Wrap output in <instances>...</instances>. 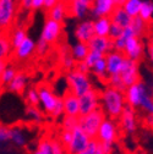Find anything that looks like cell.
<instances>
[{"label":"cell","mask_w":153,"mask_h":154,"mask_svg":"<svg viewBox=\"0 0 153 154\" xmlns=\"http://www.w3.org/2000/svg\"><path fill=\"white\" fill-rule=\"evenodd\" d=\"M89 53L88 45L86 43H80V42H76L71 48H70V54L73 57V60L76 63H80L86 59L87 54Z\"/></svg>","instance_id":"obj_28"},{"label":"cell","mask_w":153,"mask_h":154,"mask_svg":"<svg viewBox=\"0 0 153 154\" xmlns=\"http://www.w3.org/2000/svg\"><path fill=\"white\" fill-rule=\"evenodd\" d=\"M111 26V21L109 17H99L93 20V31L94 35L99 37H108L109 29Z\"/></svg>","instance_id":"obj_26"},{"label":"cell","mask_w":153,"mask_h":154,"mask_svg":"<svg viewBox=\"0 0 153 154\" xmlns=\"http://www.w3.org/2000/svg\"><path fill=\"white\" fill-rule=\"evenodd\" d=\"M44 0H33L32 2V10H39L43 9Z\"/></svg>","instance_id":"obj_51"},{"label":"cell","mask_w":153,"mask_h":154,"mask_svg":"<svg viewBox=\"0 0 153 154\" xmlns=\"http://www.w3.org/2000/svg\"><path fill=\"white\" fill-rule=\"evenodd\" d=\"M12 54V45L8 37V33H3L0 35V60H6Z\"/></svg>","instance_id":"obj_32"},{"label":"cell","mask_w":153,"mask_h":154,"mask_svg":"<svg viewBox=\"0 0 153 154\" xmlns=\"http://www.w3.org/2000/svg\"><path fill=\"white\" fill-rule=\"evenodd\" d=\"M88 49L91 51L99 53L102 55H107L110 50H113L111 45V39L109 37H99V35H94L92 39L87 43Z\"/></svg>","instance_id":"obj_20"},{"label":"cell","mask_w":153,"mask_h":154,"mask_svg":"<svg viewBox=\"0 0 153 154\" xmlns=\"http://www.w3.org/2000/svg\"><path fill=\"white\" fill-rule=\"evenodd\" d=\"M17 16V3L16 0H0V31L8 33Z\"/></svg>","instance_id":"obj_4"},{"label":"cell","mask_w":153,"mask_h":154,"mask_svg":"<svg viewBox=\"0 0 153 154\" xmlns=\"http://www.w3.org/2000/svg\"><path fill=\"white\" fill-rule=\"evenodd\" d=\"M67 16H69V11H67V5L65 0H60L58 4L48 11V18L59 23H63Z\"/></svg>","instance_id":"obj_23"},{"label":"cell","mask_w":153,"mask_h":154,"mask_svg":"<svg viewBox=\"0 0 153 154\" xmlns=\"http://www.w3.org/2000/svg\"><path fill=\"white\" fill-rule=\"evenodd\" d=\"M52 154H67L65 147L58 138H52Z\"/></svg>","instance_id":"obj_43"},{"label":"cell","mask_w":153,"mask_h":154,"mask_svg":"<svg viewBox=\"0 0 153 154\" xmlns=\"http://www.w3.org/2000/svg\"><path fill=\"white\" fill-rule=\"evenodd\" d=\"M65 82L67 85V91L75 94L76 97H81V95L88 93L89 91L94 89L89 75L82 73L75 69L67 71L65 76Z\"/></svg>","instance_id":"obj_2"},{"label":"cell","mask_w":153,"mask_h":154,"mask_svg":"<svg viewBox=\"0 0 153 154\" xmlns=\"http://www.w3.org/2000/svg\"><path fill=\"white\" fill-rule=\"evenodd\" d=\"M10 142V127L0 125V143Z\"/></svg>","instance_id":"obj_45"},{"label":"cell","mask_w":153,"mask_h":154,"mask_svg":"<svg viewBox=\"0 0 153 154\" xmlns=\"http://www.w3.org/2000/svg\"><path fill=\"white\" fill-rule=\"evenodd\" d=\"M121 33H123V28H120L119 26H117V25L111 23L110 29H109V34H108V37L110 38L111 41H115L117 38H119V37H120V34H121Z\"/></svg>","instance_id":"obj_46"},{"label":"cell","mask_w":153,"mask_h":154,"mask_svg":"<svg viewBox=\"0 0 153 154\" xmlns=\"http://www.w3.org/2000/svg\"><path fill=\"white\" fill-rule=\"evenodd\" d=\"M105 118L107 116L104 115V112L101 109H98V110H94L89 114L79 116L77 125L91 140H95L97 132H98V130H99V127H101V125Z\"/></svg>","instance_id":"obj_3"},{"label":"cell","mask_w":153,"mask_h":154,"mask_svg":"<svg viewBox=\"0 0 153 154\" xmlns=\"http://www.w3.org/2000/svg\"><path fill=\"white\" fill-rule=\"evenodd\" d=\"M77 119L79 118H72V116H64L61 118V130L65 131H72L75 127H77Z\"/></svg>","instance_id":"obj_39"},{"label":"cell","mask_w":153,"mask_h":154,"mask_svg":"<svg viewBox=\"0 0 153 154\" xmlns=\"http://www.w3.org/2000/svg\"><path fill=\"white\" fill-rule=\"evenodd\" d=\"M79 102H80V116L101 109L99 91H97V89L89 91L88 93L79 97Z\"/></svg>","instance_id":"obj_13"},{"label":"cell","mask_w":153,"mask_h":154,"mask_svg":"<svg viewBox=\"0 0 153 154\" xmlns=\"http://www.w3.org/2000/svg\"><path fill=\"white\" fill-rule=\"evenodd\" d=\"M63 100V108H64V115L72 118H79L80 116V102L79 97H76L71 92L66 91L61 95Z\"/></svg>","instance_id":"obj_18"},{"label":"cell","mask_w":153,"mask_h":154,"mask_svg":"<svg viewBox=\"0 0 153 154\" xmlns=\"http://www.w3.org/2000/svg\"><path fill=\"white\" fill-rule=\"evenodd\" d=\"M95 154H105L102 149H101V147H99V143H98V148H97V152H95Z\"/></svg>","instance_id":"obj_56"},{"label":"cell","mask_w":153,"mask_h":154,"mask_svg":"<svg viewBox=\"0 0 153 154\" xmlns=\"http://www.w3.org/2000/svg\"><path fill=\"white\" fill-rule=\"evenodd\" d=\"M114 3H115L117 6H123V4L125 3V0H113Z\"/></svg>","instance_id":"obj_55"},{"label":"cell","mask_w":153,"mask_h":154,"mask_svg":"<svg viewBox=\"0 0 153 154\" xmlns=\"http://www.w3.org/2000/svg\"><path fill=\"white\" fill-rule=\"evenodd\" d=\"M143 0H125V3L123 4V9L126 11V14L129 16L133 17H137L141 10V5H142Z\"/></svg>","instance_id":"obj_33"},{"label":"cell","mask_w":153,"mask_h":154,"mask_svg":"<svg viewBox=\"0 0 153 154\" xmlns=\"http://www.w3.org/2000/svg\"><path fill=\"white\" fill-rule=\"evenodd\" d=\"M3 33H4V32H2V31H0V35H2V34H3Z\"/></svg>","instance_id":"obj_58"},{"label":"cell","mask_w":153,"mask_h":154,"mask_svg":"<svg viewBox=\"0 0 153 154\" xmlns=\"http://www.w3.org/2000/svg\"><path fill=\"white\" fill-rule=\"evenodd\" d=\"M8 67V61L6 60H0V76H2L3 71Z\"/></svg>","instance_id":"obj_54"},{"label":"cell","mask_w":153,"mask_h":154,"mask_svg":"<svg viewBox=\"0 0 153 154\" xmlns=\"http://www.w3.org/2000/svg\"><path fill=\"white\" fill-rule=\"evenodd\" d=\"M60 63H61V66H63L65 70H67V71L73 70L75 66H76V61L73 60V57L71 56L70 50L66 51V53H64V54L61 55V57H60Z\"/></svg>","instance_id":"obj_38"},{"label":"cell","mask_w":153,"mask_h":154,"mask_svg":"<svg viewBox=\"0 0 153 154\" xmlns=\"http://www.w3.org/2000/svg\"><path fill=\"white\" fill-rule=\"evenodd\" d=\"M132 37H135V35H133V32H132V29L130 28V26H129V27H126V28H124V29H123V33L120 34V37H119V38H117L115 41H111L113 50L123 51V50H124V48H125L126 42L130 39V38H132Z\"/></svg>","instance_id":"obj_30"},{"label":"cell","mask_w":153,"mask_h":154,"mask_svg":"<svg viewBox=\"0 0 153 154\" xmlns=\"http://www.w3.org/2000/svg\"><path fill=\"white\" fill-rule=\"evenodd\" d=\"M61 33H63V23H59L56 21L50 20V18H47L39 37L43 41H45L49 45H52L59 41Z\"/></svg>","instance_id":"obj_12"},{"label":"cell","mask_w":153,"mask_h":154,"mask_svg":"<svg viewBox=\"0 0 153 154\" xmlns=\"http://www.w3.org/2000/svg\"><path fill=\"white\" fill-rule=\"evenodd\" d=\"M120 79L125 86V88L132 86L140 81V72H139V63L132 61L130 59H125L121 71L119 73Z\"/></svg>","instance_id":"obj_11"},{"label":"cell","mask_w":153,"mask_h":154,"mask_svg":"<svg viewBox=\"0 0 153 154\" xmlns=\"http://www.w3.org/2000/svg\"><path fill=\"white\" fill-rule=\"evenodd\" d=\"M67 5L69 16L76 20H86V17L91 14L93 0H65Z\"/></svg>","instance_id":"obj_9"},{"label":"cell","mask_w":153,"mask_h":154,"mask_svg":"<svg viewBox=\"0 0 153 154\" xmlns=\"http://www.w3.org/2000/svg\"><path fill=\"white\" fill-rule=\"evenodd\" d=\"M145 122H146L147 126H149L151 128H153V115H146Z\"/></svg>","instance_id":"obj_53"},{"label":"cell","mask_w":153,"mask_h":154,"mask_svg":"<svg viewBox=\"0 0 153 154\" xmlns=\"http://www.w3.org/2000/svg\"><path fill=\"white\" fill-rule=\"evenodd\" d=\"M130 28L132 29L133 32V35L142 39V37H145L148 32V28H149V23L145 22L141 17H133L132 21H131V25H130Z\"/></svg>","instance_id":"obj_27"},{"label":"cell","mask_w":153,"mask_h":154,"mask_svg":"<svg viewBox=\"0 0 153 154\" xmlns=\"http://www.w3.org/2000/svg\"><path fill=\"white\" fill-rule=\"evenodd\" d=\"M16 73H17L16 67L11 66V65H8V67L3 71L2 76H0V83H2V86H8L14 80V77L16 76Z\"/></svg>","instance_id":"obj_37"},{"label":"cell","mask_w":153,"mask_h":154,"mask_svg":"<svg viewBox=\"0 0 153 154\" xmlns=\"http://www.w3.org/2000/svg\"><path fill=\"white\" fill-rule=\"evenodd\" d=\"M139 17H141L147 23H149L153 20V0H143Z\"/></svg>","instance_id":"obj_34"},{"label":"cell","mask_w":153,"mask_h":154,"mask_svg":"<svg viewBox=\"0 0 153 154\" xmlns=\"http://www.w3.org/2000/svg\"><path fill=\"white\" fill-rule=\"evenodd\" d=\"M10 142H12L17 147H26L28 142V137L25 130L20 126H11L10 127Z\"/></svg>","instance_id":"obj_25"},{"label":"cell","mask_w":153,"mask_h":154,"mask_svg":"<svg viewBox=\"0 0 153 154\" xmlns=\"http://www.w3.org/2000/svg\"><path fill=\"white\" fill-rule=\"evenodd\" d=\"M60 2V0H44V5H43V9L45 10H50L53 6H55L56 4H58Z\"/></svg>","instance_id":"obj_50"},{"label":"cell","mask_w":153,"mask_h":154,"mask_svg":"<svg viewBox=\"0 0 153 154\" xmlns=\"http://www.w3.org/2000/svg\"><path fill=\"white\" fill-rule=\"evenodd\" d=\"M105 64H107V72L108 76H117L120 73L121 67L125 61V55L123 51H117V50H110L105 56Z\"/></svg>","instance_id":"obj_15"},{"label":"cell","mask_w":153,"mask_h":154,"mask_svg":"<svg viewBox=\"0 0 153 154\" xmlns=\"http://www.w3.org/2000/svg\"><path fill=\"white\" fill-rule=\"evenodd\" d=\"M32 2L33 0H20V8L25 11H30L32 10Z\"/></svg>","instance_id":"obj_49"},{"label":"cell","mask_w":153,"mask_h":154,"mask_svg":"<svg viewBox=\"0 0 153 154\" xmlns=\"http://www.w3.org/2000/svg\"><path fill=\"white\" fill-rule=\"evenodd\" d=\"M115 8L117 5L113 0H93L91 15L93 17V20L99 17H110V15L113 14Z\"/></svg>","instance_id":"obj_17"},{"label":"cell","mask_w":153,"mask_h":154,"mask_svg":"<svg viewBox=\"0 0 153 154\" xmlns=\"http://www.w3.org/2000/svg\"><path fill=\"white\" fill-rule=\"evenodd\" d=\"M102 57H104V55H102V54H99V53H95V51H91L89 50V53L87 54V56H86V59L83 60L87 65H88V67L91 69L95 63H97L99 59H102Z\"/></svg>","instance_id":"obj_42"},{"label":"cell","mask_w":153,"mask_h":154,"mask_svg":"<svg viewBox=\"0 0 153 154\" xmlns=\"http://www.w3.org/2000/svg\"><path fill=\"white\" fill-rule=\"evenodd\" d=\"M28 85V76L26 72L22 71H17L16 76L14 77V80L6 86L8 91L15 94H23L27 89Z\"/></svg>","instance_id":"obj_21"},{"label":"cell","mask_w":153,"mask_h":154,"mask_svg":"<svg viewBox=\"0 0 153 154\" xmlns=\"http://www.w3.org/2000/svg\"><path fill=\"white\" fill-rule=\"evenodd\" d=\"M145 53V45L142 41L137 37H132L126 42L125 48L123 50V54L125 55L126 59H130L132 61L139 63V60L142 59Z\"/></svg>","instance_id":"obj_14"},{"label":"cell","mask_w":153,"mask_h":154,"mask_svg":"<svg viewBox=\"0 0 153 154\" xmlns=\"http://www.w3.org/2000/svg\"><path fill=\"white\" fill-rule=\"evenodd\" d=\"M118 124H119V128L124 133L133 134L139 128V120H137L136 110L126 105L118 119Z\"/></svg>","instance_id":"obj_8"},{"label":"cell","mask_w":153,"mask_h":154,"mask_svg":"<svg viewBox=\"0 0 153 154\" xmlns=\"http://www.w3.org/2000/svg\"><path fill=\"white\" fill-rule=\"evenodd\" d=\"M37 89H38V94H39V105L38 106L44 112V115L50 116V114L53 112L60 97H58V95L54 93V91L44 83L39 85L37 87Z\"/></svg>","instance_id":"obj_7"},{"label":"cell","mask_w":153,"mask_h":154,"mask_svg":"<svg viewBox=\"0 0 153 154\" xmlns=\"http://www.w3.org/2000/svg\"><path fill=\"white\" fill-rule=\"evenodd\" d=\"M12 53L15 59H17V61L28 60L31 56L36 54V41L32 39L31 37H27L20 45L12 50Z\"/></svg>","instance_id":"obj_19"},{"label":"cell","mask_w":153,"mask_h":154,"mask_svg":"<svg viewBox=\"0 0 153 154\" xmlns=\"http://www.w3.org/2000/svg\"><path fill=\"white\" fill-rule=\"evenodd\" d=\"M25 99L27 105L38 106L39 105V94H38L37 87H30L25 93Z\"/></svg>","instance_id":"obj_36"},{"label":"cell","mask_w":153,"mask_h":154,"mask_svg":"<svg viewBox=\"0 0 153 154\" xmlns=\"http://www.w3.org/2000/svg\"><path fill=\"white\" fill-rule=\"evenodd\" d=\"M58 140H59V142H60L64 147H66V146L70 143V141H71V131L61 130V131H60V133H59Z\"/></svg>","instance_id":"obj_47"},{"label":"cell","mask_w":153,"mask_h":154,"mask_svg":"<svg viewBox=\"0 0 153 154\" xmlns=\"http://www.w3.org/2000/svg\"><path fill=\"white\" fill-rule=\"evenodd\" d=\"M109 18H110L111 23L119 26L123 29L126 28V27H129L131 25V21H132V17L129 16L126 14V11L121 6H117L115 9H114V11H113V14L110 15Z\"/></svg>","instance_id":"obj_22"},{"label":"cell","mask_w":153,"mask_h":154,"mask_svg":"<svg viewBox=\"0 0 153 154\" xmlns=\"http://www.w3.org/2000/svg\"><path fill=\"white\" fill-rule=\"evenodd\" d=\"M73 35L76 41L80 43H88L92 38L94 37V31H93V20H82L76 25L73 29Z\"/></svg>","instance_id":"obj_16"},{"label":"cell","mask_w":153,"mask_h":154,"mask_svg":"<svg viewBox=\"0 0 153 154\" xmlns=\"http://www.w3.org/2000/svg\"><path fill=\"white\" fill-rule=\"evenodd\" d=\"M31 154H52V138L49 137L41 138Z\"/></svg>","instance_id":"obj_35"},{"label":"cell","mask_w":153,"mask_h":154,"mask_svg":"<svg viewBox=\"0 0 153 154\" xmlns=\"http://www.w3.org/2000/svg\"><path fill=\"white\" fill-rule=\"evenodd\" d=\"M2 88H3V86H2V83H0V92H2Z\"/></svg>","instance_id":"obj_57"},{"label":"cell","mask_w":153,"mask_h":154,"mask_svg":"<svg viewBox=\"0 0 153 154\" xmlns=\"http://www.w3.org/2000/svg\"><path fill=\"white\" fill-rule=\"evenodd\" d=\"M8 37H9L10 43L12 45V49H15L20 45L28 35H27V31L25 27L17 26V27H12L10 29V32H8Z\"/></svg>","instance_id":"obj_24"},{"label":"cell","mask_w":153,"mask_h":154,"mask_svg":"<svg viewBox=\"0 0 153 154\" xmlns=\"http://www.w3.org/2000/svg\"><path fill=\"white\" fill-rule=\"evenodd\" d=\"M148 56H149L151 64L153 66V37L149 39V43H148Z\"/></svg>","instance_id":"obj_52"},{"label":"cell","mask_w":153,"mask_h":154,"mask_svg":"<svg viewBox=\"0 0 153 154\" xmlns=\"http://www.w3.org/2000/svg\"><path fill=\"white\" fill-rule=\"evenodd\" d=\"M107 86H110V87H113V88L120 89V91H123V92L126 89L119 75H117V76H108V79H107Z\"/></svg>","instance_id":"obj_40"},{"label":"cell","mask_w":153,"mask_h":154,"mask_svg":"<svg viewBox=\"0 0 153 154\" xmlns=\"http://www.w3.org/2000/svg\"><path fill=\"white\" fill-rule=\"evenodd\" d=\"M119 132H120V128H119L118 120L105 118L97 132L95 140L99 143L114 144L119 138Z\"/></svg>","instance_id":"obj_6"},{"label":"cell","mask_w":153,"mask_h":154,"mask_svg":"<svg viewBox=\"0 0 153 154\" xmlns=\"http://www.w3.org/2000/svg\"><path fill=\"white\" fill-rule=\"evenodd\" d=\"M75 70H77V71H80V72H82V73H87V75H89V72H91V69L88 67V65H87L85 61L76 63Z\"/></svg>","instance_id":"obj_48"},{"label":"cell","mask_w":153,"mask_h":154,"mask_svg":"<svg viewBox=\"0 0 153 154\" xmlns=\"http://www.w3.org/2000/svg\"><path fill=\"white\" fill-rule=\"evenodd\" d=\"M124 94H125L126 105H129L130 108L136 110V109H140L141 103L149 94V91H148L145 82L139 81L136 83H133L132 86L127 87L124 91Z\"/></svg>","instance_id":"obj_5"},{"label":"cell","mask_w":153,"mask_h":154,"mask_svg":"<svg viewBox=\"0 0 153 154\" xmlns=\"http://www.w3.org/2000/svg\"><path fill=\"white\" fill-rule=\"evenodd\" d=\"M25 114H26L27 120L30 122L34 124V125H41L44 121V112L39 109V106L27 105V108L25 110Z\"/></svg>","instance_id":"obj_29"},{"label":"cell","mask_w":153,"mask_h":154,"mask_svg":"<svg viewBox=\"0 0 153 154\" xmlns=\"http://www.w3.org/2000/svg\"><path fill=\"white\" fill-rule=\"evenodd\" d=\"M91 72L97 77L99 81L107 82L108 79V72H107V64H105V59L102 57L97 63H95L92 67H91Z\"/></svg>","instance_id":"obj_31"},{"label":"cell","mask_w":153,"mask_h":154,"mask_svg":"<svg viewBox=\"0 0 153 154\" xmlns=\"http://www.w3.org/2000/svg\"><path fill=\"white\" fill-rule=\"evenodd\" d=\"M99 103L101 110L107 118L118 120L126 106L125 94L120 89L105 86L102 91H99Z\"/></svg>","instance_id":"obj_1"},{"label":"cell","mask_w":153,"mask_h":154,"mask_svg":"<svg viewBox=\"0 0 153 154\" xmlns=\"http://www.w3.org/2000/svg\"><path fill=\"white\" fill-rule=\"evenodd\" d=\"M91 142V138L77 126L71 131V141L65 147L67 154H77L79 152L83 150L88 143Z\"/></svg>","instance_id":"obj_10"},{"label":"cell","mask_w":153,"mask_h":154,"mask_svg":"<svg viewBox=\"0 0 153 154\" xmlns=\"http://www.w3.org/2000/svg\"><path fill=\"white\" fill-rule=\"evenodd\" d=\"M97 148H98L97 140H91V142L88 143V146L83 150L79 152L77 154H95V152H97Z\"/></svg>","instance_id":"obj_44"},{"label":"cell","mask_w":153,"mask_h":154,"mask_svg":"<svg viewBox=\"0 0 153 154\" xmlns=\"http://www.w3.org/2000/svg\"><path fill=\"white\" fill-rule=\"evenodd\" d=\"M49 48H50V45H49L45 41H43L41 37H39V39L36 42V54H37V55L44 56V55L49 51Z\"/></svg>","instance_id":"obj_41"}]
</instances>
